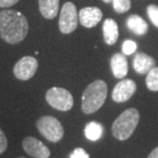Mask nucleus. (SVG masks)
<instances>
[{"label":"nucleus","instance_id":"16","mask_svg":"<svg viewBox=\"0 0 158 158\" xmlns=\"http://www.w3.org/2000/svg\"><path fill=\"white\" fill-rule=\"evenodd\" d=\"M84 135L89 141H98L103 135V126L101 123L91 121L85 125Z\"/></svg>","mask_w":158,"mask_h":158},{"label":"nucleus","instance_id":"24","mask_svg":"<svg viewBox=\"0 0 158 158\" xmlns=\"http://www.w3.org/2000/svg\"><path fill=\"white\" fill-rule=\"evenodd\" d=\"M148 158H158V147L155 148V149L150 153V155Z\"/></svg>","mask_w":158,"mask_h":158},{"label":"nucleus","instance_id":"7","mask_svg":"<svg viewBox=\"0 0 158 158\" xmlns=\"http://www.w3.org/2000/svg\"><path fill=\"white\" fill-rule=\"evenodd\" d=\"M38 69V61L31 56L22 58L14 67V75L19 80H29L35 75Z\"/></svg>","mask_w":158,"mask_h":158},{"label":"nucleus","instance_id":"25","mask_svg":"<svg viewBox=\"0 0 158 158\" xmlns=\"http://www.w3.org/2000/svg\"><path fill=\"white\" fill-rule=\"evenodd\" d=\"M105 3H110V2H112V0H103Z\"/></svg>","mask_w":158,"mask_h":158},{"label":"nucleus","instance_id":"23","mask_svg":"<svg viewBox=\"0 0 158 158\" xmlns=\"http://www.w3.org/2000/svg\"><path fill=\"white\" fill-rule=\"evenodd\" d=\"M20 0H0V7H10L17 4Z\"/></svg>","mask_w":158,"mask_h":158},{"label":"nucleus","instance_id":"5","mask_svg":"<svg viewBox=\"0 0 158 158\" xmlns=\"http://www.w3.org/2000/svg\"><path fill=\"white\" fill-rule=\"evenodd\" d=\"M46 102L59 111H69L73 107V97L65 88L52 87L46 91Z\"/></svg>","mask_w":158,"mask_h":158},{"label":"nucleus","instance_id":"18","mask_svg":"<svg viewBox=\"0 0 158 158\" xmlns=\"http://www.w3.org/2000/svg\"><path fill=\"white\" fill-rule=\"evenodd\" d=\"M112 3L114 10L118 14H124L131 6V0H112Z\"/></svg>","mask_w":158,"mask_h":158},{"label":"nucleus","instance_id":"20","mask_svg":"<svg viewBox=\"0 0 158 158\" xmlns=\"http://www.w3.org/2000/svg\"><path fill=\"white\" fill-rule=\"evenodd\" d=\"M137 49V43L132 40H126L122 44V52L126 56L132 55Z\"/></svg>","mask_w":158,"mask_h":158},{"label":"nucleus","instance_id":"4","mask_svg":"<svg viewBox=\"0 0 158 158\" xmlns=\"http://www.w3.org/2000/svg\"><path fill=\"white\" fill-rule=\"evenodd\" d=\"M36 126L40 134L52 143L61 141L64 137V127L53 116H43L39 118L36 122Z\"/></svg>","mask_w":158,"mask_h":158},{"label":"nucleus","instance_id":"12","mask_svg":"<svg viewBox=\"0 0 158 158\" xmlns=\"http://www.w3.org/2000/svg\"><path fill=\"white\" fill-rule=\"evenodd\" d=\"M111 69L113 72V75L118 78L122 79L126 76L128 71V65H127V60L122 53H115L111 59Z\"/></svg>","mask_w":158,"mask_h":158},{"label":"nucleus","instance_id":"19","mask_svg":"<svg viewBox=\"0 0 158 158\" xmlns=\"http://www.w3.org/2000/svg\"><path fill=\"white\" fill-rule=\"evenodd\" d=\"M147 14L154 26L158 28V6L155 4H150L147 7Z\"/></svg>","mask_w":158,"mask_h":158},{"label":"nucleus","instance_id":"6","mask_svg":"<svg viewBox=\"0 0 158 158\" xmlns=\"http://www.w3.org/2000/svg\"><path fill=\"white\" fill-rule=\"evenodd\" d=\"M78 14L74 3L66 2L61 9L59 28L63 34H70L76 30L78 25Z\"/></svg>","mask_w":158,"mask_h":158},{"label":"nucleus","instance_id":"8","mask_svg":"<svg viewBox=\"0 0 158 158\" xmlns=\"http://www.w3.org/2000/svg\"><path fill=\"white\" fill-rule=\"evenodd\" d=\"M137 84L131 79H123L115 85L112 91V99L116 103H124L134 96Z\"/></svg>","mask_w":158,"mask_h":158},{"label":"nucleus","instance_id":"11","mask_svg":"<svg viewBox=\"0 0 158 158\" xmlns=\"http://www.w3.org/2000/svg\"><path fill=\"white\" fill-rule=\"evenodd\" d=\"M132 67L139 74H148L155 67V61L152 56L145 52H139L132 61Z\"/></svg>","mask_w":158,"mask_h":158},{"label":"nucleus","instance_id":"17","mask_svg":"<svg viewBox=\"0 0 158 158\" xmlns=\"http://www.w3.org/2000/svg\"><path fill=\"white\" fill-rule=\"evenodd\" d=\"M146 85L148 89L158 91V67H154L146 77Z\"/></svg>","mask_w":158,"mask_h":158},{"label":"nucleus","instance_id":"10","mask_svg":"<svg viewBox=\"0 0 158 158\" xmlns=\"http://www.w3.org/2000/svg\"><path fill=\"white\" fill-rule=\"evenodd\" d=\"M102 10L98 7H94V6L83 7L78 14L79 22L85 28L96 27L101 22V20H102Z\"/></svg>","mask_w":158,"mask_h":158},{"label":"nucleus","instance_id":"15","mask_svg":"<svg viewBox=\"0 0 158 158\" xmlns=\"http://www.w3.org/2000/svg\"><path fill=\"white\" fill-rule=\"evenodd\" d=\"M39 10L47 20L55 19L58 15L60 0H38Z\"/></svg>","mask_w":158,"mask_h":158},{"label":"nucleus","instance_id":"3","mask_svg":"<svg viewBox=\"0 0 158 158\" xmlns=\"http://www.w3.org/2000/svg\"><path fill=\"white\" fill-rule=\"evenodd\" d=\"M140 114L137 109L131 108L121 113L118 118L113 122L112 135L119 141H124L128 139L137 127Z\"/></svg>","mask_w":158,"mask_h":158},{"label":"nucleus","instance_id":"9","mask_svg":"<svg viewBox=\"0 0 158 158\" xmlns=\"http://www.w3.org/2000/svg\"><path fill=\"white\" fill-rule=\"evenodd\" d=\"M23 149L34 158H48L50 151L42 142L34 137H26L22 142Z\"/></svg>","mask_w":158,"mask_h":158},{"label":"nucleus","instance_id":"2","mask_svg":"<svg viewBox=\"0 0 158 158\" xmlns=\"http://www.w3.org/2000/svg\"><path fill=\"white\" fill-rule=\"evenodd\" d=\"M108 94L105 81L96 80L85 88L82 94L81 108L85 114H93L104 105Z\"/></svg>","mask_w":158,"mask_h":158},{"label":"nucleus","instance_id":"13","mask_svg":"<svg viewBox=\"0 0 158 158\" xmlns=\"http://www.w3.org/2000/svg\"><path fill=\"white\" fill-rule=\"evenodd\" d=\"M104 40L108 45H113L118 39V25L113 19H107L103 24Z\"/></svg>","mask_w":158,"mask_h":158},{"label":"nucleus","instance_id":"21","mask_svg":"<svg viewBox=\"0 0 158 158\" xmlns=\"http://www.w3.org/2000/svg\"><path fill=\"white\" fill-rule=\"evenodd\" d=\"M70 158H89V155L82 148H76L71 154Z\"/></svg>","mask_w":158,"mask_h":158},{"label":"nucleus","instance_id":"26","mask_svg":"<svg viewBox=\"0 0 158 158\" xmlns=\"http://www.w3.org/2000/svg\"><path fill=\"white\" fill-rule=\"evenodd\" d=\"M18 158H25V157H18Z\"/></svg>","mask_w":158,"mask_h":158},{"label":"nucleus","instance_id":"22","mask_svg":"<svg viewBox=\"0 0 158 158\" xmlns=\"http://www.w3.org/2000/svg\"><path fill=\"white\" fill-rule=\"evenodd\" d=\"M7 148V139H6L4 132L0 128V154L3 153Z\"/></svg>","mask_w":158,"mask_h":158},{"label":"nucleus","instance_id":"1","mask_svg":"<svg viewBox=\"0 0 158 158\" xmlns=\"http://www.w3.org/2000/svg\"><path fill=\"white\" fill-rule=\"evenodd\" d=\"M29 24L26 17L12 9L0 10V37L9 44H18L26 38Z\"/></svg>","mask_w":158,"mask_h":158},{"label":"nucleus","instance_id":"14","mask_svg":"<svg viewBox=\"0 0 158 158\" xmlns=\"http://www.w3.org/2000/svg\"><path fill=\"white\" fill-rule=\"evenodd\" d=\"M126 25H127L128 29L137 35L146 34L148 32V28H149L147 22L138 15H129L127 20H126Z\"/></svg>","mask_w":158,"mask_h":158}]
</instances>
